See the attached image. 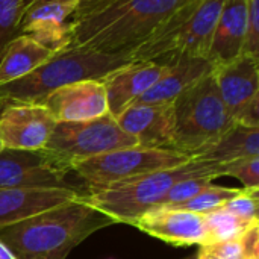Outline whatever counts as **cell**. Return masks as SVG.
I'll use <instances>...</instances> for the list:
<instances>
[{"label": "cell", "instance_id": "cell-34", "mask_svg": "<svg viewBox=\"0 0 259 259\" xmlns=\"http://www.w3.org/2000/svg\"><path fill=\"white\" fill-rule=\"evenodd\" d=\"M33 3V0H23V5H24V11L30 6Z\"/></svg>", "mask_w": 259, "mask_h": 259}, {"label": "cell", "instance_id": "cell-31", "mask_svg": "<svg viewBox=\"0 0 259 259\" xmlns=\"http://www.w3.org/2000/svg\"><path fill=\"white\" fill-rule=\"evenodd\" d=\"M38 2H44V0H33L32 5H35V3H38ZM108 2H109V0H79V8H77V12H76L74 20L79 18V17H83V15H87V14H90V12H93L94 9L103 6V5L108 3ZM32 5H30V6H32ZM30 6H29V8H30Z\"/></svg>", "mask_w": 259, "mask_h": 259}, {"label": "cell", "instance_id": "cell-20", "mask_svg": "<svg viewBox=\"0 0 259 259\" xmlns=\"http://www.w3.org/2000/svg\"><path fill=\"white\" fill-rule=\"evenodd\" d=\"M56 52L33 38L18 33L0 53V85L18 80L47 62Z\"/></svg>", "mask_w": 259, "mask_h": 259}, {"label": "cell", "instance_id": "cell-19", "mask_svg": "<svg viewBox=\"0 0 259 259\" xmlns=\"http://www.w3.org/2000/svg\"><path fill=\"white\" fill-rule=\"evenodd\" d=\"M212 70L214 65L208 58H179L165 65L159 79L135 103H173L179 94Z\"/></svg>", "mask_w": 259, "mask_h": 259}, {"label": "cell", "instance_id": "cell-3", "mask_svg": "<svg viewBox=\"0 0 259 259\" xmlns=\"http://www.w3.org/2000/svg\"><path fill=\"white\" fill-rule=\"evenodd\" d=\"M223 176L222 164L191 158L184 164L170 168H161L147 175L131 178L112 184L102 190L90 191L80 197L96 209L109 215L115 225H134L137 219L161 205L167 191L187 178Z\"/></svg>", "mask_w": 259, "mask_h": 259}, {"label": "cell", "instance_id": "cell-25", "mask_svg": "<svg viewBox=\"0 0 259 259\" xmlns=\"http://www.w3.org/2000/svg\"><path fill=\"white\" fill-rule=\"evenodd\" d=\"M212 181H214L212 176H196V178H187L184 181H179L167 191V194L164 196L159 206L181 205V203L196 197L199 193H202L208 185L212 184Z\"/></svg>", "mask_w": 259, "mask_h": 259}, {"label": "cell", "instance_id": "cell-11", "mask_svg": "<svg viewBox=\"0 0 259 259\" xmlns=\"http://www.w3.org/2000/svg\"><path fill=\"white\" fill-rule=\"evenodd\" d=\"M79 0H44L23 14L20 33L59 53L71 46Z\"/></svg>", "mask_w": 259, "mask_h": 259}, {"label": "cell", "instance_id": "cell-8", "mask_svg": "<svg viewBox=\"0 0 259 259\" xmlns=\"http://www.w3.org/2000/svg\"><path fill=\"white\" fill-rule=\"evenodd\" d=\"M188 159L191 158L173 149L132 146L83 159L76 162L71 170L87 182L90 191H94L161 168L176 167Z\"/></svg>", "mask_w": 259, "mask_h": 259}, {"label": "cell", "instance_id": "cell-9", "mask_svg": "<svg viewBox=\"0 0 259 259\" xmlns=\"http://www.w3.org/2000/svg\"><path fill=\"white\" fill-rule=\"evenodd\" d=\"M256 56L241 53L212 70L219 93L232 120L259 127V67Z\"/></svg>", "mask_w": 259, "mask_h": 259}, {"label": "cell", "instance_id": "cell-27", "mask_svg": "<svg viewBox=\"0 0 259 259\" xmlns=\"http://www.w3.org/2000/svg\"><path fill=\"white\" fill-rule=\"evenodd\" d=\"M223 176H232L243 184V188H259V156L237 159L222 164Z\"/></svg>", "mask_w": 259, "mask_h": 259}, {"label": "cell", "instance_id": "cell-10", "mask_svg": "<svg viewBox=\"0 0 259 259\" xmlns=\"http://www.w3.org/2000/svg\"><path fill=\"white\" fill-rule=\"evenodd\" d=\"M61 168L42 150L0 152V190L5 188H71Z\"/></svg>", "mask_w": 259, "mask_h": 259}, {"label": "cell", "instance_id": "cell-30", "mask_svg": "<svg viewBox=\"0 0 259 259\" xmlns=\"http://www.w3.org/2000/svg\"><path fill=\"white\" fill-rule=\"evenodd\" d=\"M205 252L219 259H241V244L238 240H229V241H220L212 244L200 246Z\"/></svg>", "mask_w": 259, "mask_h": 259}, {"label": "cell", "instance_id": "cell-28", "mask_svg": "<svg viewBox=\"0 0 259 259\" xmlns=\"http://www.w3.org/2000/svg\"><path fill=\"white\" fill-rule=\"evenodd\" d=\"M243 53L259 58V0H247V29Z\"/></svg>", "mask_w": 259, "mask_h": 259}, {"label": "cell", "instance_id": "cell-12", "mask_svg": "<svg viewBox=\"0 0 259 259\" xmlns=\"http://www.w3.org/2000/svg\"><path fill=\"white\" fill-rule=\"evenodd\" d=\"M56 121L41 103H11L0 114L5 149L42 150Z\"/></svg>", "mask_w": 259, "mask_h": 259}, {"label": "cell", "instance_id": "cell-13", "mask_svg": "<svg viewBox=\"0 0 259 259\" xmlns=\"http://www.w3.org/2000/svg\"><path fill=\"white\" fill-rule=\"evenodd\" d=\"M41 105L56 123L85 121L108 114V100L102 80L90 79L61 87L46 96Z\"/></svg>", "mask_w": 259, "mask_h": 259}, {"label": "cell", "instance_id": "cell-14", "mask_svg": "<svg viewBox=\"0 0 259 259\" xmlns=\"http://www.w3.org/2000/svg\"><path fill=\"white\" fill-rule=\"evenodd\" d=\"M132 226L176 247L202 246L205 241L203 215L178 208L156 206L137 219Z\"/></svg>", "mask_w": 259, "mask_h": 259}, {"label": "cell", "instance_id": "cell-16", "mask_svg": "<svg viewBox=\"0 0 259 259\" xmlns=\"http://www.w3.org/2000/svg\"><path fill=\"white\" fill-rule=\"evenodd\" d=\"M164 65L153 62H131L102 79L108 112L115 118L134 105L164 73Z\"/></svg>", "mask_w": 259, "mask_h": 259}, {"label": "cell", "instance_id": "cell-22", "mask_svg": "<svg viewBox=\"0 0 259 259\" xmlns=\"http://www.w3.org/2000/svg\"><path fill=\"white\" fill-rule=\"evenodd\" d=\"M203 220H205V241L202 246L220 243V241L238 240L249 226L243 220L237 219L234 214L228 212L225 208H219L205 214Z\"/></svg>", "mask_w": 259, "mask_h": 259}, {"label": "cell", "instance_id": "cell-33", "mask_svg": "<svg viewBox=\"0 0 259 259\" xmlns=\"http://www.w3.org/2000/svg\"><path fill=\"white\" fill-rule=\"evenodd\" d=\"M197 259H219V258H215V256L209 255L208 252H205L203 249H200V250H199V255H197Z\"/></svg>", "mask_w": 259, "mask_h": 259}, {"label": "cell", "instance_id": "cell-24", "mask_svg": "<svg viewBox=\"0 0 259 259\" xmlns=\"http://www.w3.org/2000/svg\"><path fill=\"white\" fill-rule=\"evenodd\" d=\"M23 14V0H0V53L5 46L20 33Z\"/></svg>", "mask_w": 259, "mask_h": 259}, {"label": "cell", "instance_id": "cell-26", "mask_svg": "<svg viewBox=\"0 0 259 259\" xmlns=\"http://www.w3.org/2000/svg\"><path fill=\"white\" fill-rule=\"evenodd\" d=\"M258 202L259 188H241L240 193L228 200L222 208L234 214L237 219L250 225L258 222Z\"/></svg>", "mask_w": 259, "mask_h": 259}, {"label": "cell", "instance_id": "cell-35", "mask_svg": "<svg viewBox=\"0 0 259 259\" xmlns=\"http://www.w3.org/2000/svg\"><path fill=\"white\" fill-rule=\"evenodd\" d=\"M3 149H5V147H3V143H2V140H0V152H2Z\"/></svg>", "mask_w": 259, "mask_h": 259}, {"label": "cell", "instance_id": "cell-15", "mask_svg": "<svg viewBox=\"0 0 259 259\" xmlns=\"http://www.w3.org/2000/svg\"><path fill=\"white\" fill-rule=\"evenodd\" d=\"M118 126L149 149H171L173 144V105L134 103L115 117Z\"/></svg>", "mask_w": 259, "mask_h": 259}, {"label": "cell", "instance_id": "cell-1", "mask_svg": "<svg viewBox=\"0 0 259 259\" xmlns=\"http://www.w3.org/2000/svg\"><path fill=\"white\" fill-rule=\"evenodd\" d=\"M82 196V194H80ZM80 196L27 220L0 228V241L15 259H67L94 232L115 222Z\"/></svg>", "mask_w": 259, "mask_h": 259}, {"label": "cell", "instance_id": "cell-2", "mask_svg": "<svg viewBox=\"0 0 259 259\" xmlns=\"http://www.w3.org/2000/svg\"><path fill=\"white\" fill-rule=\"evenodd\" d=\"M188 0H109L74 20L71 46L131 53Z\"/></svg>", "mask_w": 259, "mask_h": 259}, {"label": "cell", "instance_id": "cell-21", "mask_svg": "<svg viewBox=\"0 0 259 259\" xmlns=\"http://www.w3.org/2000/svg\"><path fill=\"white\" fill-rule=\"evenodd\" d=\"M252 156H259V127L234 123L232 127L196 158L226 164Z\"/></svg>", "mask_w": 259, "mask_h": 259}, {"label": "cell", "instance_id": "cell-6", "mask_svg": "<svg viewBox=\"0 0 259 259\" xmlns=\"http://www.w3.org/2000/svg\"><path fill=\"white\" fill-rule=\"evenodd\" d=\"M171 149L190 158L199 156L235 123L209 73L173 100Z\"/></svg>", "mask_w": 259, "mask_h": 259}, {"label": "cell", "instance_id": "cell-32", "mask_svg": "<svg viewBox=\"0 0 259 259\" xmlns=\"http://www.w3.org/2000/svg\"><path fill=\"white\" fill-rule=\"evenodd\" d=\"M0 259H15V256L8 250V247L0 241Z\"/></svg>", "mask_w": 259, "mask_h": 259}, {"label": "cell", "instance_id": "cell-5", "mask_svg": "<svg viewBox=\"0 0 259 259\" xmlns=\"http://www.w3.org/2000/svg\"><path fill=\"white\" fill-rule=\"evenodd\" d=\"M225 0H188L149 39L131 52L134 62L168 65L179 58H208Z\"/></svg>", "mask_w": 259, "mask_h": 259}, {"label": "cell", "instance_id": "cell-29", "mask_svg": "<svg viewBox=\"0 0 259 259\" xmlns=\"http://www.w3.org/2000/svg\"><path fill=\"white\" fill-rule=\"evenodd\" d=\"M241 259H259V222H253L240 237Z\"/></svg>", "mask_w": 259, "mask_h": 259}, {"label": "cell", "instance_id": "cell-17", "mask_svg": "<svg viewBox=\"0 0 259 259\" xmlns=\"http://www.w3.org/2000/svg\"><path fill=\"white\" fill-rule=\"evenodd\" d=\"M80 196L74 188L0 190V228L27 220Z\"/></svg>", "mask_w": 259, "mask_h": 259}, {"label": "cell", "instance_id": "cell-23", "mask_svg": "<svg viewBox=\"0 0 259 259\" xmlns=\"http://www.w3.org/2000/svg\"><path fill=\"white\" fill-rule=\"evenodd\" d=\"M240 193V188H226V187H215V185H208L202 193H199L196 197L176 205V206H170V208H178V209H184V211H190L194 214H200L205 215L214 209L222 208L228 200H231L232 197H235Z\"/></svg>", "mask_w": 259, "mask_h": 259}, {"label": "cell", "instance_id": "cell-7", "mask_svg": "<svg viewBox=\"0 0 259 259\" xmlns=\"http://www.w3.org/2000/svg\"><path fill=\"white\" fill-rule=\"evenodd\" d=\"M132 146H138L137 140L108 112L93 120L56 123L42 152L70 171L76 162Z\"/></svg>", "mask_w": 259, "mask_h": 259}, {"label": "cell", "instance_id": "cell-18", "mask_svg": "<svg viewBox=\"0 0 259 259\" xmlns=\"http://www.w3.org/2000/svg\"><path fill=\"white\" fill-rule=\"evenodd\" d=\"M247 29V0H225L220 11L208 59L214 67L243 53Z\"/></svg>", "mask_w": 259, "mask_h": 259}, {"label": "cell", "instance_id": "cell-4", "mask_svg": "<svg viewBox=\"0 0 259 259\" xmlns=\"http://www.w3.org/2000/svg\"><path fill=\"white\" fill-rule=\"evenodd\" d=\"M134 62L132 55L105 53L70 46L56 53L30 74L0 85V102L41 103L52 91L80 80H102L114 70Z\"/></svg>", "mask_w": 259, "mask_h": 259}]
</instances>
